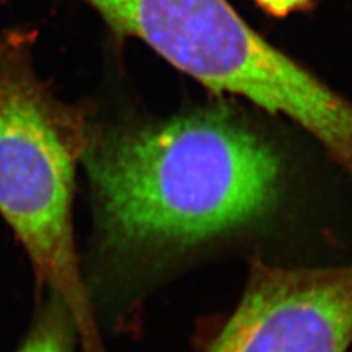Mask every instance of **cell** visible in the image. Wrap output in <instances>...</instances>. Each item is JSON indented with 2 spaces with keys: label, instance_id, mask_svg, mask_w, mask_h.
<instances>
[{
  "label": "cell",
  "instance_id": "6da1fadb",
  "mask_svg": "<svg viewBox=\"0 0 352 352\" xmlns=\"http://www.w3.org/2000/svg\"><path fill=\"white\" fill-rule=\"evenodd\" d=\"M81 164L93 230L82 273L102 327L135 335L159 289L219 258L317 264L340 234L298 200L285 151L225 107L162 122L94 118Z\"/></svg>",
  "mask_w": 352,
  "mask_h": 352
},
{
  "label": "cell",
  "instance_id": "7a4b0ae2",
  "mask_svg": "<svg viewBox=\"0 0 352 352\" xmlns=\"http://www.w3.org/2000/svg\"><path fill=\"white\" fill-rule=\"evenodd\" d=\"M37 31L0 36V216L31 261L37 294L68 307L78 352H109L82 273L74 232L76 168L94 109L66 103L36 69Z\"/></svg>",
  "mask_w": 352,
  "mask_h": 352
},
{
  "label": "cell",
  "instance_id": "3957f363",
  "mask_svg": "<svg viewBox=\"0 0 352 352\" xmlns=\"http://www.w3.org/2000/svg\"><path fill=\"white\" fill-rule=\"evenodd\" d=\"M118 38H135L220 94L291 120L352 181V102L274 47L229 0H80Z\"/></svg>",
  "mask_w": 352,
  "mask_h": 352
},
{
  "label": "cell",
  "instance_id": "277c9868",
  "mask_svg": "<svg viewBox=\"0 0 352 352\" xmlns=\"http://www.w3.org/2000/svg\"><path fill=\"white\" fill-rule=\"evenodd\" d=\"M232 311L201 317L194 352H348L352 260L282 264L250 257Z\"/></svg>",
  "mask_w": 352,
  "mask_h": 352
},
{
  "label": "cell",
  "instance_id": "5b68a950",
  "mask_svg": "<svg viewBox=\"0 0 352 352\" xmlns=\"http://www.w3.org/2000/svg\"><path fill=\"white\" fill-rule=\"evenodd\" d=\"M46 294L16 352H76L78 332L68 307L58 295L50 291Z\"/></svg>",
  "mask_w": 352,
  "mask_h": 352
},
{
  "label": "cell",
  "instance_id": "8992f818",
  "mask_svg": "<svg viewBox=\"0 0 352 352\" xmlns=\"http://www.w3.org/2000/svg\"><path fill=\"white\" fill-rule=\"evenodd\" d=\"M256 5L273 18H286L310 9L316 0H254Z\"/></svg>",
  "mask_w": 352,
  "mask_h": 352
}]
</instances>
